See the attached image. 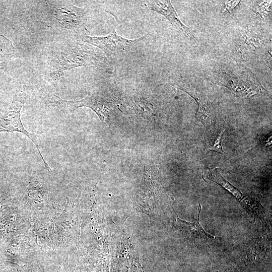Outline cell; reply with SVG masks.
Listing matches in <instances>:
<instances>
[{"instance_id":"1","label":"cell","mask_w":272,"mask_h":272,"mask_svg":"<svg viewBox=\"0 0 272 272\" xmlns=\"http://www.w3.org/2000/svg\"><path fill=\"white\" fill-rule=\"evenodd\" d=\"M46 2L45 22L50 27L61 28L75 31L77 35L88 33L85 9L67 1Z\"/></svg>"},{"instance_id":"2","label":"cell","mask_w":272,"mask_h":272,"mask_svg":"<svg viewBox=\"0 0 272 272\" xmlns=\"http://www.w3.org/2000/svg\"><path fill=\"white\" fill-rule=\"evenodd\" d=\"M105 54L89 45L77 44L71 51L61 52L57 57L53 79L56 84L65 70L79 66H96L106 61Z\"/></svg>"},{"instance_id":"3","label":"cell","mask_w":272,"mask_h":272,"mask_svg":"<svg viewBox=\"0 0 272 272\" xmlns=\"http://www.w3.org/2000/svg\"><path fill=\"white\" fill-rule=\"evenodd\" d=\"M27 93L20 91L15 93L11 104L3 117L0 119V132H18L24 134L34 144L42 160L46 170L51 171V168L43 158L40 147L35 134L29 132L24 126L21 118V111L27 100Z\"/></svg>"},{"instance_id":"4","label":"cell","mask_w":272,"mask_h":272,"mask_svg":"<svg viewBox=\"0 0 272 272\" xmlns=\"http://www.w3.org/2000/svg\"><path fill=\"white\" fill-rule=\"evenodd\" d=\"M77 37L82 41L95 46L108 55L123 53L145 38V36H143L138 39H128L118 35L115 30L104 36H92L88 32L77 35Z\"/></svg>"},{"instance_id":"5","label":"cell","mask_w":272,"mask_h":272,"mask_svg":"<svg viewBox=\"0 0 272 272\" xmlns=\"http://www.w3.org/2000/svg\"><path fill=\"white\" fill-rule=\"evenodd\" d=\"M55 97L49 102L50 105L56 107L61 110L70 114H73L78 108L86 107L93 110L102 121H105L107 112L109 110L106 102L100 94L94 93L87 96L84 99L78 101H67L62 100L54 95Z\"/></svg>"},{"instance_id":"6","label":"cell","mask_w":272,"mask_h":272,"mask_svg":"<svg viewBox=\"0 0 272 272\" xmlns=\"http://www.w3.org/2000/svg\"><path fill=\"white\" fill-rule=\"evenodd\" d=\"M142 6L163 15L176 29L187 36H192L190 29L181 22L170 1H145Z\"/></svg>"},{"instance_id":"7","label":"cell","mask_w":272,"mask_h":272,"mask_svg":"<svg viewBox=\"0 0 272 272\" xmlns=\"http://www.w3.org/2000/svg\"><path fill=\"white\" fill-rule=\"evenodd\" d=\"M201 210V206L199 203L197 219L193 223L178 219V227L183 234L190 239L201 240H212L214 239V236L207 233L199 224V219Z\"/></svg>"},{"instance_id":"8","label":"cell","mask_w":272,"mask_h":272,"mask_svg":"<svg viewBox=\"0 0 272 272\" xmlns=\"http://www.w3.org/2000/svg\"><path fill=\"white\" fill-rule=\"evenodd\" d=\"M204 176L206 179L211 180L221 185L232 194L239 201L243 199L241 192L222 176L217 168L213 169H209Z\"/></svg>"},{"instance_id":"9","label":"cell","mask_w":272,"mask_h":272,"mask_svg":"<svg viewBox=\"0 0 272 272\" xmlns=\"http://www.w3.org/2000/svg\"><path fill=\"white\" fill-rule=\"evenodd\" d=\"M225 128L219 127L211 130L205 137L206 148L223 154L224 151L222 145V139Z\"/></svg>"},{"instance_id":"10","label":"cell","mask_w":272,"mask_h":272,"mask_svg":"<svg viewBox=\"0 0 272 272\" xmlns=\"http://www.w3.org/2000/svg\"><path fill=\"white\" fill-rule=\"evenodd\" d=\"M14 53L15 49L12 42L0 34V69L6 65Z\"/></svg>"},{"instance_id":"11","label":"cell","mask_w":272,"mask_h":272,"mask_svg":"<svg viewBox=\"0 0 272 272\" xmlns=\"http://www.w3.org/2000/svg\"><path fill=\"white\" fill-rule=\"evenodd\" d=\"M0 272H18L11 262H8L0 256Z\"/></svg>"},{"instance_id":"12","label":"cell","mask_w":272,"mask_h":272,"mask_svg":"<svg viewBox=\"0 0 272 272\" xmlns=\"http://www.w3.org/2000/svg\"><path fill=\"white\" fill-rule=\"evenodd\" d=\"M22 272H40V270L38 267L32 266L25 269Z\"/></svg>"}]
</instances>
